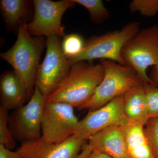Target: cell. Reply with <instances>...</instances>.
<instances>
[{
  "instance_id": "cell-1",
  "label": "cell",
  "mask_w": 158,
  "mask_h": 158,
  "mask_svg": "<svg viewBox=\"0 0 158 158\" xmlns=\"http://www.w3.org/2000/svg\"><path fill=\"white\" fill-rule=\"evenodd\" d=\"M104 74V68L100 62L96 64L86 61L75 62L45 101L65 103L80 108L93 96Z\"/></svg>"
},
{
  "instance_id": "cell-2",
  "label": "cell",
  "mask_w": 158,
  "mask_h": 158,
  "mask_svg": "<svg viewBox=\"0 0 158 158\" xmlns=\"http://www.w3.org/2000/svg\"><path fill=\"white\" fill-rule=\"evenodd\" d=\"M27 23L26 21L20 23L15 43L7 52L1 53L0 56L13 68L29 100L35 89L37 69L46 41L43 37H32L28 31Z\"/></svg>"
},
{
  "instance_id": "cell-3",
  "label": "cell",
  "mask_w": 158,
  "mask_h": 158,
  "mask_svg": "<svg viewBox=\"0 0 158 158\" xmlns=\"http://www.w3.org/2000/svg\"><path fill=\"white\" fill-rule=\"evenodd\" d=\"M100 63L104 68L103 79L93 96L80 109L89 111L98 110L142 82L135 70L128 65L106 59L100 60Z\"/></svg>"
},
{
  "instance_id": "cell-4",
  "label": "cell",
  "mask_w": 158,
  "mask_h": 158,
  "mask_svg": "<svg viewBox=\"0 0 158 158\" xmlns=\"http://www.w3.org/2000/svg\"><path fill=\"white\" fill-rule=\"evenodd\" d=\"M140 30V23L132 22L120 30L91 37L85 42V47L80 53L68 59L72 65L79 61L89 62L99 59L111 60L126 65L121 57L122 49Z\"/></svg>"
},
{
  "instance_id": "cell-5",
  "label": "cell",
  "mask_w": 158,
  "mask_h": 158,
  "mask_svg": "<svg viewBox=\"0 0 158 158\" xmlns=\"http://www.w3.org/2000/svg\"><path fill=\"white\" fill-rule=\"evenodd\" d=\"M122 58L133 69L144 83L152 84L147 70L158 65V26L142 29L127 41L122 49Z\"/></svg>"
},
{
  "instance_id": "cell-6",
  "label": "cell",
  "mask_w": 158,
  "mask_h": 158,
  "mask_svg": "<svg viewBox=\"0 0 158 158\" xmlns=\"http://www.w3.org/2000/svg\"><path fill=\"white\" fill-rule=\"evenodd\" d=\"M61 37H47L45 58L37 69L35 87L44 98L50 95L67 75L72 64L61 48Z\"/></svg>"
},
{
  "instance_id": "cell-7",
  "label": "cell",
  "mask_w": 158,
  "mask_h": 158,
  "mask_svg": "<svg viewBox=\"0 0 158 158\" xmlns=\"http://www.w3.org/2000/svg\"><path fill=\"white\" fill-rule=\"evenodd\" d=\"M73 109L65 103L44 101L41 118V138L48 142L59 144L74 135L80 121Z\"/></svg>"
},
{
  "instance_id": "cell-8",
  "label": "cell",
  "mask_w": 158,
  "mask_h": 158,
  "mask_svg": "<svg viewBox=\"0 0 158 158\" xmlns=\"http://www.w3.org/2000/svg\"><path fill=\"white\" fill-rule=\"evenodd\" d=\"M33 19L28 23L27 28L31 36L47 37L56 36L64 37V27L62 25L63 14L75 5L72 0L54 1L34 0Z\"/></svg>"
},
{
  "instance_id": "cell-9",
  "label": "cell",
  "mask_w": 158,
  "mask_h": 158,
  "mask_svg": "<svg viewBox=\"0 0 158 158\" xmlns=\"http://www.w3.org/2000/svg\"><path fill=\"white\" fill-rule=\"evenodd\" d=\"M44 101L42 93L35 87L28 102L15 110L9 118V125L15 140L24 143L41 137V118Z\"/></svg>"
},
{
  "instance_id": "cell-10",
  "label": "cell",
  "mask_w": 158,
  "mask_h": 158,
  "mask_svg": "<svg viewBox=\"0 0 158 158\" xmlns=\"http://www.w3.org/2000/svg\"><path fill=\"white\" fill-rule=\"evenodd\" d=\"M123 95L117 97L98 110L89 111L79 122L77 131L74 135L88 141L102 130L112 126L121 125L127 121L123 111Z\"/></svg>"
},
{
  "instance_id": "cell-11",
  "label": "cell",
  "mask_w": 158,
  "mask_h": 158,
  "mask_svg": "<svg viewBox=\"0 0 158 158\" xmlns=\"http://www.w3.org/2000/svg\"><path fill=\"white\" fill-rule=\"evenodd\" d=\"M87 141L74 135L62 143L55 144L41 137L22 143L17 151L21 158H76Z\"/></svg>"
},
{
  "instance_id": "cell-12",
  "label": "cell",
  "mask_w": 158,
  "mask_h": 158,
  "mask_svg": "<svg viewBox=\"0 0 158 158\" xmlns=\"http://www.w3.org/2000/svg\"><path fill=\"white\" fill-rule=\"evenodd\" d=\"M88 143L93 150L113 158H127L123 131L121 125H114L92 136Z\"/></svg>"
},
{
  "instance_id": "cell-13",
  "label": "cell",
  "mask_w": 158,
  "mask_h": 158,
  "mask_svg": "<svg viewBox=\"0 0 158 158\" xmlns=\"http://www.w3.org/2000/svg\"><path fill=\"white\" fill-rule=\"evenodd\" d=\"M1 105L6 110H16L28 100L20 80L14 71H6L0 78Z\"/></svg>"
},
{
  "instance_id": "cell-14",
  "label": "cell",
  "mask_w": 158,
  "mask_h": 158,
  "mask_svg": "<svg viewBox=\"0 0 158 158\" xmlns=\"http://www.w3.org/2000/svg\"><path fill=\"white\" fill-rule=\"evenodd\" d=\"M127 158H155L142 125L127 121L121 125Z\"/></svg>"
},
{
  "instance_id": "cell-15",
  "label": "cell",
  "mask_w": 158,
  "mask_h": 158,
  "mask_svg": "<svg viewBox=\"0 0 158 158\" xmlns=\"http://www.w3.org/2000/svg\"><path fill=\"white\" fill-rule=\"evenodd\" d=\"M123 111L128 121L144 126L148 120L144 83L141 82L124 94Z\"/></svg>"
},
{
  "instance_id": "cell-16",
  "label": "cell",
  "mask_w": 158,
  "mask_h": 158,
  "mask_svg": "<svg viewBox=\"0 0 158 158\" xmlns=\"http://www.w3.org/2000/svg\"><path fill=\"white\" fill-rule=\"evenodd\" d=\"M31 2L26 0H1L0 10L6 25L10 30L18 31L20 24L27 22Z\"/></svg>"
},
{
  "instance_id": "cell-17",
  "label": "cell",
  "mask_w": 158,
  "mask_h": 158,
  "mask_svg": "<svg viewBox=\"0 0 158 158\" xmlns=\"http://www.w3.org/2000/svg\"><path fill=\"white\" fill-rule=\"evenodd\" d=\"M75 4H79L86 8L90 14L92 21L100 24L109 19L110 12L101 0H72Z\"/></svg>"
},
{
  "instance_id": "cell-18",
  "label": "cell",
  "mask_w": 158,
  "mask_h": 158,
  "mask_svg": "<svg viewBox=\"0 0 158 158\" xmlns=\"http://www.w3.org/2000/svg\"><path fill=\"white\" fill-rule=\"evenodd\" d=\"M0 144L11 150L16 146V142L9 125L8 111L0 106Z\"/></svg>"
},
{
  "instance_id": "cell-19",
  "label": "cell",
  "mask_w": 158,
  "mask_h": 158,
  "mask_svg": "<svg viewBox=\"0 0 158 158\" xmlns=\"http://www.w3.org/2000/svg\"><path fill=\"white\" fill-rule=\"evenodd\" d=\"M85 42L78 34L66 35L61 44L62 52L67 58L75 56L80 53L85 47Z\"/></svg>"
},
{
  "instance_id": "cell-20",
  "label": "cell",
  "mask_w": 158,
  "mask_h": 158,
  "mask_svg": "<svg viewBox=\"0 0 158 158\" xmlns=\"http://www.w3.org/2000/svg\"><path fill=\"white\" fill-rule=\"evenodd\" d=\"M129 7L132 13L138 12L145 17H153L158 12V0H133Z\"/></svg>"
},
{
  "instance_id": "cell-21",
  "label": "cell",
  "mask_w": 158,
  "mask_h": 158,
  "mask_svg": "<svg viewBox=\"0 0 158 158\" xmlns=\"http://www.w3.org/2000/svg\"><path fill=\"white\" fill-rule=\"evenodd\" d=\"M144 126V135L153 155L158 158V118H149Z\"/></svg>"
},
{
  "instance_id": "cell-22",
  "label": "cell",
  "mask_w": 158,
  "mask_h": 158,
  "mask_svg": "<svg viewBox=\"0 0 158 158\" xmlns=\"http://www.w3.org/2000/svg\"><path fill=\"white\" fill-rule=\"evenodd\" d=\"M148 118H158V87L144 83Z\"/></svg>"
},
{
  "instance_id": "cell-23",
  "label": "cell",
  "mask_w": 158,
  "mask_h": 158,
  "mask_svg": "<svg viewBox=\"0 0 158 158\" xmlns=\"http://www.w3.org/2000/svg\"><path fill=\"white\" fill-rule=\"evenodd\" d=\"M0 158H21L17 151H12L0 144Z\"/></svg>"
},
{
  "instance_id": "cell-24",
  "label": "cell",
  "mask_w": 158,
  "mask_h": 158,
  "mask_svg": "<svg viewBox=\"0 0 158 158\" xmlns=\"http://www.w3.org/2000/svg\"><path fill=\"white\" fill-rule=\"evenodd\" d=\"M93 149L89 143L86 142L82 147L81 152L76 158H90Z\"/></svg>"
},
{
  "instance_id": "cell-25",
  "label": "cell",
  "mask_w": 158,
  "mask_h": 158,
  "mask_svg": "<svg viewBox=\"0 0 158 158\" xmlns=\"http://www.w3.org/2000/svg\"><path fill=\"white\" fill-rule=\"evenodd\" d=\"M149 77L154 85L158 87V65L153 66Z\"/></svg>"
},
{
  "instance_id": "cell-26",
  "label": "cell",
  "mask_w": 158,
  "mask_h": 158,
  "mask_svg": "<svg viewBox=\"0 0 158 158\" xmlns=\"http://www.w3.org/2000/svg\"><path fill=\"white\" fill-rule=\"evenodd\" d=\"M90 158H113L106 154L97 151L93 150Z\"/></svg>"
}]
</instances>
